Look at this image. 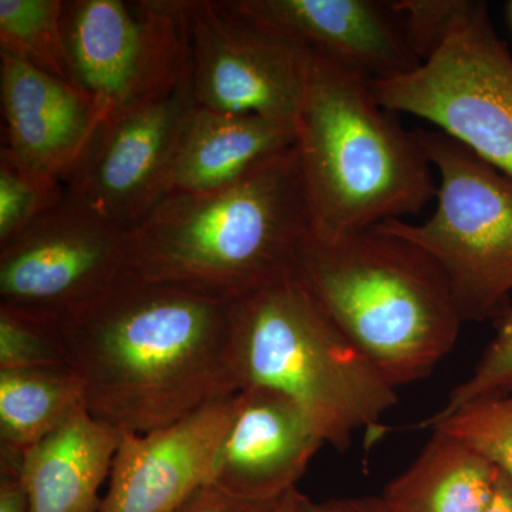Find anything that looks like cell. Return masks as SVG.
<instances>
[{
    "label": "cell",
    "instance_id": "7",
    "mask_svg": "<svg viewBox=\"0 0 512 512\" xmlns=\"http://www.w3.org/2000/svg\"><path fill=\"white\" fill-rule=\"evenodd\" d=\"M389 111L429 121L512 180V53L488 5L473 2L416 69L373 82Z\"/></svg>",
    "mask_w": 512,
    "mask_h": 512
},
{
    "label": "cell",
    "instance_id": "8",
    "mask_svg": "<svg viewBox=\"0 0 512 512\" xmlns=\"http://www.w3.org/2000/svg\"><path fill=\"white\" fill-rule=\"evenodd\" d=\"M62 22L74 83L96 101L100 123L190 73L181 0H70Z\"/></svg>",
    "mask_w": 512,
    "mask_h": 512
},
{
    "label": "cell",
    "instance_id": "26",
    "mask_svg": "<svg viewBox=\"0 0 512 512\" xmlns=\"http://www.w3.org/2000/svg\"><path fill=\"white\" fill-rule=\"evenodd\" d=\"M279 501V500H278ZM278 501L242 500L228 494L217 485L207 484L200 488L174 512H274Z\"/></svg>",
    "mask_w": 512,
    "mask_h": 512
},
{
    "label": "cell",
    "instance_id": "13",
    "mask_svg": "<svg viewBox=\"0 0 512 512\" xmlns=\"http://www.w3.org/2000/svg\"><path fill=\"white\" fill-rule=\"evenodd\" d=\"M258 28L372 82L416 69L399 20L375 0H225Z\"/></svg>",
    "mask_w": 512,
    "mask_h": 512
},
{
    "label": "cell",
    "instance_id": "16",
    "mask_svg": "<svg viewBox=\"0 0 512 512\" xmlns=\"http://www.w3.org/2000/svg\"><path fill=\"white\" fill-rule=\"evenodd\" d=\"M121 433L86 407L23 457L19 478L28 512H97Z\"/></svg>",
    "mask_w": 512,
    "mask_h": 512
},
{
    "label": "cell",
    "instance_id": "30",
    "mask_svg": "<svg viewBox=\"0 0 512 512\" xmlns=\"http://www.w3.org/2000/svg\"><path fill=\"white\" fill-rule=\"evenodd\" d=\"M274 512H316V503L309 500L298 488H292L278 501Z\"/></svg>",
    "mask_w": 512,
    "mask_h": 512
},
{
    "label": "cell",
    "instance_id": "17",
    "mask_svg": "<svg viewBox=\"0 0 512 512\" xmlns=\"http://www.w3.org/2000/svg\"><path fill=\"white\" fill-rule=\"evenodd\" d=\"M293 146V124L220 113L197 104L175 151L167 197L234 183Z\"/></svg>",
    "mask_w": 512,
    "mask_h": 512
},
{
    "label": "cell",
    "instance_id": "5",
    "mask_svg": "<svg viewBox=\"0 0 512 512\" xmlns=\"http://www.w3.org/2000/svg\"><path fill=\"white\" fill-rule=\"evenodd\" d=\"M232 339L242 389L291 399L323 443L348 450L353 437L383 436L397 390L320 308L296 278L234 301Z\"/></svg>",
    "mask_w": 512,
    "mask_h": 512
},
{
    "label": "cell",
    "instance_id": "18",
    "mask_svg": "<svg viewBox=\"0 0 512 512\" xmlns=\"http://www.w3.org/2000/svg\"><path fill=\"white\" fill-rule=\"evenodd\" d=\"M500 473L463 441L431 430L419 456L382 497L393 512H484Z\"/></svg>",
    "mask_w": 512,
    "mask_h": 512
},
{
    "label": "cell",
    "instance_id": "27",
    "mask_svg": "<svg viewBox=\"0 0 512 512\" xmlns=\"http://www.w3.org/2000/svg\"><path fill=\"white\" fill-rule=\"evenodd\" d=\"M316 512H393L380 497L336 498L316 504Z\"/></svg>",
    "mask_w": 512,
    "mask_h": 512
},
{
    "label": "cell",
    "instance_id": "14",
    "mask_svg": "<svg viewBox=\"0 0 512 512\" xmlns=\"http://www.w3.org/2000/svg\"><path fill=\"white\" fill-rule=\"evenodd\" d=\"M3 146L0 153L45 180L62 184L100 124L82 87L0 52Z\"/></svg>",
    "mask_w": 512,
    "mask_h": 512
},
{
    "label": "cell",
    "instance_id": "3",
    "mask_svg": "<svg viewBox=\"0 0 512 512\" xmlns=\"http://www.w3.org/2000/svg\"><path fill=\"white\" fill-rule=\"evenodd\" d=\"M390 113L377 101L372 80L308 52L293 127L318 241L403 221L436 200L434 170L416 134Z\"/></svg>",
    "mask_w": 512,
    "mask_h": 512
},
{
    "label": "cell",
    "instance_id": "11",
    "mask_svg": "<svg viewBox=\"0 0 512 512\" xmlns=\"http://www.w3.org/2000/svg\"><path fill=\"white\" fill-rule=\"evenodd\" d=\"M181 9L198 106L293 124L308 52L242 18L225 0H181Z\"/></svg>",
    "mask_w": 512,
    "mask_h": 512
},
{
    "label": "cell",
    "instance_id": "2",
    "mask_svg": "<svg viewBox=\"0 0 512 512\" xmlns=\"http://www.w3.org/2000/svg\"><path fill=\"white\" fill-rule=\"evenodd\" d=\"M311 238L293 146L224 187L165 197L128 231L127 269L237 301L295 278Z\"/></svg>",
    "mask_w": 512,
    "mask_h": 512
},
{
    "label": "cell",
    "instance_id": "10",
    "mask_svg": "<svg viewBox=\"0 0 512 512\" xmlns=\"http://www.w3.org/2000/svg\"><path fill=\"white\" fill-rule=\"evenodd\" d=\"M195 107L190 70L168 92L111 114L67 175L64 190L130 231L167 197L175 151Z\"/></svg>",
    "mask_w": 512,
    "mask_h": 512
},
{
    "label": "cell",
    "instance_id": "19",
    "mask_svg": "<svg viewBox=\"0 0 512 512\" xmlns=\"http://www.w3.org/2000/svg\"><path fill=\"white\" fill-rule=\"evenodd\" d=\"M84 407L73 370H0V471L18 476L23 457Z\"/></svg>",
    "mask_w": 512,
    "mask_h": 512
},
{
    "label": "cell",
    "instance_id": "12",
    "mask_svg": "<svg viewBox=\"0 0 512 512\" xmlns=\"http://www.w3.org/2000/svg\"><path fill=\"white\" fill-rule=\"evenodd\" d=\"M237 393L146 434L121 433L97 512H174L211 484Z\"/></svg>",
    "mask_w": 512,
    "mask_h": 512
},
{
    "label": "cell",
    "instance_id": "29",
    "mask_svg": "<svg viewBox=\"0 0 512 512\" xmlns=\"http://www.w3.org/2000/svg\"><path fill=\"white\" fill-rule=\"evenodd\" d=\"M484 512H512V480L500 473L493 498Z\"/></svg>",
    "mask_w": 512,
    "mask_h": 512
},
{
    "label": "cell",
    "instance_id": "23",
    "mask_svg": "<svg viewBox=\"0 0 512 512\" xmlns=\"http://www.w3.org/2000/svg\"><path fill=\"white\" fill-rule=\"evenodd\" d=\"M63 192L62 184L37 177L0 153V247L29 228Z\"/></svg>",
    "mask_w": 512,
    "mask_h": 512
},
{
    "label": "cell",
    "instance_id": "21",
    "mask_svg": "<svg viewBox=\"0 0 512 512\" xmlns=\"http://www.w3.org/2000/svg\"><path fill=\"white\" fill-rule=\"evenodd\" d=\"M416 427L441 430L477 451L512 480V393L483 397Z\"/></svg>",
    "mask_w": 512,
    "mask_h": 512
},
{
    "label": "cell",
    "instance_id": "25",
    "mask_svg": "<svg viewBox=\"0 0 512 512\" xmlns=\"http://www.w3.org/2000/svg\"><path fill=\"white\" fill-rule=\"evenodd\" d=\"M471 0H394L390 9L402 26L407 45L420 63L426 62L470 6Z\"/></svg>",
    "mask_w": 512,
    "mask_h": 512
},
{
    "label": "cell",
    "instance_id": "22",
    "mask_svg": "<svg viewBox=\"0 0 512 512\" xmlns=\"http://www.w3.org/2000/svg\"><path fill=\"white\" fill-rule=\"evenodd\" d=\"M72 369L59 323L0 306V370Z\"/></svg>",
    "mask_w": 512,
    "mask_h": 512
},
{
    "label": "cell",
    "instance_id": "9",
    "mask_svg": "<svg viewBox=\"0 0 512 512\" xmlns=\"http://www.w3.org/2000/svg\"><path fill=\"white\" fill-rule=\"evenodd\" d=\"M128 229L64 190L0 247V306L59 319L106 291L127 269Z\"/></svg>",
    "mask_w": 512,
    "mask_h": 512
},
{
    "label": "cell",
    "instance_id": "6",
    "mask_svg": "<svg viewBox=\"0 0 512 512\" xmlns=\"http://www.w3.org/2000/svg\"><path fill=\"white\" fill-rule=\"evenodd\" d=\"M414 134L439 175L436 208L420 224L379 225L439 264L463 320L501 316L512 296V180L439 130Z\"/></svg>",
    "mask_w": 512,
    "mask_h": 512
},
{
    "label": "cell",
    "instance_id": "20",
    "mask_svg": "<svg viewBox=\"0 0 512 512\" xmlns=\"http://www.w3.org/2000/svg\"><path fill=\"white\" fill-rule=\"evenodd\" d=\"M62 0H0V52L74 83L63 35Z\"/></svg>",
    "mask_w": 512,
    "mask_h": 512
},
{
    "label": "cell",
    "instance_id": "24",
    "mask_svg": "<svg viewBox=\"0 0 512 512\" xmlns=\"http://www.w3.org/2000/svg\"><path fill=\"white\" fill-rule=\"evenodd\" d=\"M510 393H512V303L500 316L497 332L485 348L473 373L451 390L443 407L430 417L439 419L473 400Z\"/></svg>",
    "mask_w": 512,
    "mask_h": 512
},
{
    "label": "cell",
    "instance_id": "28",
    "mask_svg": "<svg viewBox=\"0 0 512 512\" xmlns=\"http://www.w3.org/2000/svg\"><path fill=\"white\" fill-rule=\"evenodd\" d=\"M0 512H28L25 490L18 476H0Z\"/></svg>",
    "mask_w": 512,
    "mask_h": 512
},
{
    "label": "cell",
    "instance_id": "1",
    "mask_svg": "<svg viewBox=\"0 0 512 512\" xmlns=\"http://www.w3.org/2000/svg\"><path fill=\"white\" fill-rule=\"evenodd\" d=\"M232 306L126 269L64 313L56 320L87 412L146 434L238 393Z\"/></svg>",
    "mask_w": 512,
    "mask_h": 512
},
{
    "label": "cell",
    "instance_id": "31",
    "mask_svg": "<svg viewBox=\"0 0 512 512\" xmlns=\"http://www.w3.org/2000/svg\"><path fill=\"white\" fill-rule=\"evenodd\" d=\"M508 12H510V20L512 23V2H510V5H508Z\"/></svg>",
    "mask_w": 512,
    "mask_h": 512
},
{
    "label": "cell",
    "instance_id": "15",
    "mask_svg": "<svg viewBox=\"0 0 512 512\" xmlns=\"http://www.w3.org/2000/svg\"><path fill=\"white\" fill-rule=\"evenodd\" d=\"M323 444L288 397L261 387L239 390L211 484L242 500H281Z\"/></svg>",
    "mask_w": 512,
    "mask_h": 512
},
{
    "label": "cell",
    "instance_id": "4",
    "mask_svg": "<svg viewBox=\"0 0 512 512\" xmlns=\"http://www.w3.org/2000/svg\"><path fill=\"white\" fill-rule=\"evenodd\" d=\"M295 278L396 390L456 346L464 320L443 269L380 225L335 242L312 235Z\"/></svg>",
    "mask_w": 512,
    "mask_h": 512
}]
</instances>
